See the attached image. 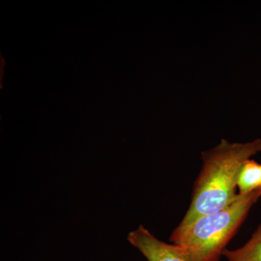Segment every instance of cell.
Returning <instances> with one entry per match:
<instances>
[{
    "instance_id": "obj_1",
    "label": "cell",
    "mask_w": 261,
    "mask_h": 261,
    "mask_svg": "<svg viewBox=\"0 0 261 261\" xmlns=\"http://www.w3.org/2000/svg\"><path fill=\"white\" fill-rule=\"evenodd\" d=\"M261 152V140L232 143L222 140L202 152V167L195 182L191 203L179 226L191 224L204 215L224 209L237 200L238 179L244 163Z\"/></svg>"
},
{
    "instance_id": "obj_2",
    "label": "cell",
    "mask_w": 261,
    "mask_h": 261,
    "mask_svg": "<svg viewBox=\"0 0 261 261\" xmlns=\"http://www.w3.org/2000/svg\"><path fill=\"white\" fill-rule=\"evenodd\" d=\"M260 197L261 187L238 195L237 200L223 210L200 216L186 226L178 225L169 241L183 249L190 261H219L226 245Z\"/></svg>"
},
{
    "instance_id": "obj_3",
    "label": "cell",
    "mask_w": 261,
    "mask_h": 261,
    "mask_svg": "<svg viewBox=\"0 0 261 261\" xmlns=\"http://www.w3.org/2000/svg\"><path fill=\"white\" fill-rule=\"evenodd\" d=\"M127 239L148 261H190L183 249L161 241L145 226L130 231Z\"/></svg>"
},
{
    "instance_id": "obj_4",
    "label": "cell",
    "mask_w": 261,
    "mask_h": 261,
    "mask_svg": "<svg viewBox=\"0 0 261 261\" xmlns=\"http://www.w3.org/2000/svg\"><path fill=\"white\" fill-rule=\"evenodd\" d=\"M223 255L228 261H261V223L243 247L233 250L225 249Z\"/></svg>"
},
{
    "instance_id": "obj_5",
    "label": "cell",
    "mask_w": 261,
    "mask_h": 261,
    "mask_svg": "<svg viewBox=\"0 0 261 261\" xmlns=\"http://www.w3.org/2000/svg\"><path fill=\"white\" fill-rule=\"evenodd\" d=\"M261 187V164L255 160L245 161L240 169L238 179V195L250 193Z\"/></svg>"
}]
</instances>
